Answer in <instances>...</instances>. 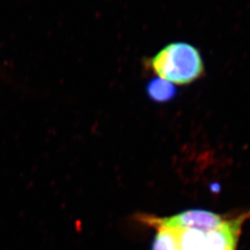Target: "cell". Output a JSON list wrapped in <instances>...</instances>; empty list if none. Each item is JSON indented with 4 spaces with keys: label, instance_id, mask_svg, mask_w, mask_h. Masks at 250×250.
Returning <instances> with one entry per match:
<instances>
[{
    "label": "cell",
    "instance_id": "6da1fadb",
    "mask_svg": "<svg viewBox=\"0 0 250 250\" xmlns=\"http://www.w3.org/2000/svg\"><path fill=\"white\" fill-rule=\"evenodd\" d=\"M154 72L175 84H188L197 81L204 72L199 51L188 43L176 42L163 47L150 61Z\"/></svg>",
    "mask_w": 250,
    "mask_h": 250
},
{
    "label": "cell",
    "instance_id": "7a4b0ae2",
    "mask_svg": "<svg viewBox=\"0 0 250 250\" xmlns=\"http://www.w3.org/2000/svg\"><path fill=\"white\" fill-rule=\"evenodd\" d=\"M227 218L204 209H190L170 218L155 219L152 224L169 227L195 229L203 232H210L220 228Z\"/></svg>",
    "mask_w": 250,
    "mask_h": 250
},
{
    "label": "cell",
    "instance_id": "3957f363",
    "mask_svg": "<svg viewBox=\"0 0 250 250\" xmlns=\"http://www.w3.org/2000/svg\"><path fill=\"white\" fill-rule=\"evenodd\" d=\"M250 218V212H244L226 220L220 228L207 232L203 250H235L242 226Z\"/></svg>",
    "mask_w": 250,
    "mask_h": 250
},
{
    "label": "cell",
    "instance_id": "277c9868",
    "mask_svg": "<svg viewBox=\"0 0 250 250\" xmlns=\"http://www.w3.org/2000/svg\"><path fill=\"white\" fill-rule=\"evenodd\" d=\"M146 93L152 100L159 103H164L174 99L176 96V89L173 83L159 77L148 83Z\"/></svg>",
    "mask_w": 250,
    "mask_h": 250
},
{
    "label": "cell",
    "instance_id": "5b68a950",
    "mask_svg": "<svg viewBox=\"0 0 250 250\" xmlns=\"http://www.w3.org/2000/svg\"><path fill=\"white\" fill-rule=\"evenodd\" d=\"M156 226L158 227V232L152 250H179L174 230L164 225Z\"/></svg>",
    "mask_w": 250,
    "mask_h": 250
}]
</instances>
